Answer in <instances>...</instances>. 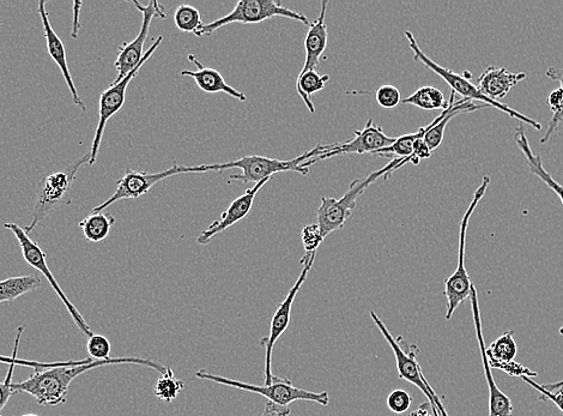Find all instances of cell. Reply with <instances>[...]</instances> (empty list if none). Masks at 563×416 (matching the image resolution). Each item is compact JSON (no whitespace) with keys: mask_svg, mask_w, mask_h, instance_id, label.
Wrapping results in <instances>:
<instances>
[{"mask_svg":"<svg viewBox=\"0 0 563 416\" xmlns=\"http://www.w3.org/2000/svg\"><path fill=\"white\" fill-rule=\"evenodd\" d=\"M139 365L149 367L163 375L167 366L151 359L144 358H111L93 363L76 366H58L53 369L35 371L26 381L12 384L15 394H29L40 406L56 407L64 405L69 394L70 385L83 373L111 365Z\"/></svg>","mask_w":563,"mask_h":416,"instance_id":"obj_1","label":"cell"},{"mask_svg":"<svg viewBox=\"0 0 563 416\" xmlns=\"http://www.w3.org/2000/svg\"><path fill=\"white\" fill-rule=\"evenodd\" d=\"M332 144H317L310 152H306L293 160H278L266 158L260 155H245L244 158L235 161L225 162V164L203 165L205 172H222L238 168L239 174L230 176L229 182L238 180L241 183H259L262 180L272 178L274 174L282 172H298L302 176L310 173V166L314 165L312 159L329 152Z\"/></svg>","mask_w":563,"mask_h":416,"instance_id":"obj_2","label":"cell"},{"mask_svg":"<svg viewBox=\"0 0 563 416\" xmlns=\"http://www.w3.org/2000/svg\"><path fill=\"white\" fill-rule=\"evenodd\" d=\"M404 34L405 38L409 41V46L411 51L414 53V59L416 62L425 65L428 70L433 71L434 74L443 78V80L451 87L452 92L463 96L464 100L476 102V104L477 102H481L482 105L505 112L507 116L518 119L520 122L532 126V128L537 131L542 130V125L536 122L535 119L526 117L523 113L514 110V108L502 104L500 101L489 99L488 96L482 94L481 90L476 87V84L470 81L472 77L470 72H464L462 75L456 74V72L435 63L433 59L429 58L427 54L421 50L419 42L416 41L414 34L411 33L410 30H407Z\"/></svg>","mask_w":563,"mask_h":416,"instance_id":"obj_3","label":"cell"},{"mask_svg":"<svg viewBox=\"0 0 563 416\" xmlns=\"http://www.w3.org/2000/svg\"><path fill=\"white\" fill-rule=\"evenodd\" d=\"M399 160H392L391 164L369 174L368 177L356 179L342 198L322 197V202L317 210V225L325 239L331 233L339 231L350 219L356 208L357 200L365 194L369 185L377 182L379 178L389 179L395 173Z\"/></svg>","mask_w":563,"mask_h":416,"instance_id":"obj_4","label":"cell"},{"mask_svg":"<svg viewBox=\"0 0 563 416\" xmlns=\"http://www.w3.org/2000/svg\"><path fill=\"white\" fill-rule=\"evenodd\" d=\"M90 154H84L82 158L71 162L62 170L47 174L42 178L38 195H36L35 207L32 221L24 227L28 234L32 233L39 223L44 221L54 210L62 206H70L72 202L71 190L77 173L84 165L89 164Z\"/></svg>","mask_w":563,"mask_h":416,"instance_id":"obj_5","label":"cell"},{"mask_svg":"<svg viewBox=\"0 0 563 416\" xmlns=\"http://www.w3.org/2000/svg\"><path fill=\"white\" fill-rule=\"evenodd\" d=\"M196 377L203 379V381L214 382L216 384L225 385V387L244 390L247 391V393L263 396L265 399H268L269 402L283 407H289V405H292V403L296 401L314 402L324 407L329 406L330 403V396L326 391H323V393H312V391L296 388L288 378L274 376L272 377V382L268 385H254L235 381V379L222 377L220 375H213V373L204 370L197 371Z\"/></svg>","mask_w":563,"mask_h":416,"instance_id":"obj_6","label":"cell"},{"mask_svg":"<svg viewBox=\"0 0 563 416\" xmlns=\"http://www.w3.org/2000/svg\"><path fill=\"white\" fill-rule=\"evenodd\" d=\"M489 184L490 177H483L482 183L476 189L474 197H472L469 208L466 209L463 219L460 221L458 265L456 271L445 281L444 294L447 299V321H451L458 307L464 301L470 299L471 289L474 287V283H472L468 270L465 267L466 234H468L471 216L474 214L478 203L486 195Z\"/></svg>","mask_w":563,"mask_h":416,"instance_id":"obj_7","label":"cell"},{"mask_svg":"<svg viewBox=\"0 0 563 416\" xmlns=\"http://www.w3.org/2000/svg\"><path fill=\"white\" fill-rule=\"evenodd\" d=\"M278 16L299 21L306 24L308 27L311 26V21L308 20L304 14L290 10L287 6H283L280 2H277V0H240V2L235 5L233 11L227 16L208 24L203 23L202 27L198 29L196 36H198V38L210 36L214 34L216 30L232 23L256 24Z\"/></svg>","mask_w":563,"mask_h":416,"instance_id":"obj_8","label":"cell"},{"mask_svg":"<svg viewBox=\"0 0 563 416\" xmlns=\"http://www.w3.org/2000/svg\"><path fill=\"white\" fill-rule=\"evenodd\" d=\"M187 173H204L203 165L189 167L177 165V162H175L168 170L157 173L138 172L127 168L124 177L118 180L117 190H115L114 194L106 202L95 207L92 213H101V211L106 210L112 204L119 201L138 200L139 197L148 195L150 190L157 183L162 182V180Z\"/></svg>","mask_w":563,"mask_h":416,"instance_id":"obj_9","label":"cell"},{"mask_svg":"<svg viewBox=\"0 0 563 416\" xmlns=\"http://www.w3.org/2000/svg\"><path fill=\"white\" fill-rule=\"evenodd\" d=\"M4 228L14 233L16 239L18 240V244H20L24 261H26L30 267L39 270L40 273L45 276V279H47L48 283H50L53 291L56 292L58 298L62 300L66 310L70 313L72 321L75 322L76 327L81 330V333L84 336L92 337L94 333L93 330L90 329L86 319L83 318L80 311L77 310V307L71 303L68 297H66V294L64 293L62 287L59 286L56 277H54L52 271L48 268L46 252L42 250L35 241L29 238V234L24 231V228L16 225V223H4Z\"/></svg>","mask_w":563,"mask_h":416,"instance_id":"obj_10","label":"cell"},{"mask_svg":"<svg viewBox=\"0 0 563 416\" xmlns=\"http://www.w3.org/2000/svg\"><path fill=\"white\" fill-rule=\"evenodd\" d=\"M163 41V36H159L154 42L153 46L145 52L141 63L136 66V69L130 72L123 81L118 83H112L110 88L106 89L104 93L100 95V107H99V124L96 126L94 140L92 143V149H90V166L96 164L98 160L99 150L102 143V138H104L106 125L110 120L117 114L121 108L125 105L126 100V90L129 87L130 82L138 75L139 70L143 68V65L148 62V60L153 57L157 48L160 47Z\"/></svg>","mask_w":563,"mask_h":416,"instance_id":"obj_11","label":"cell"},{"mask_svg":"<svg viewBox=\"0 0 563 416\" xmlns=\"http://www.w3.org/2000/svg\"><path fill=\"white\" fill-rule=\"evenodd\" d=\"M371 317L374 324L377 325L380 330V333L383 334L384 339L392 348L393 354H395L398 377L419 388L423 395L427 397L434 416H440L437 407H435L433 396L434 389L431 387V384L428 383L425 375H423L419 361H417V354L420 353V349L417 348L416 345H410L404 348L402 337L396 339V337L390 333V330L387 329L385 323L381 321L377 313L371 311Z\"/></svg>","mask_w":563,"mask_h":416,"instance_id":"obj_12","label":"cell"},{"mask_svg":"<svg viewBox=\"0 0 563 416\" xmlns=\"http://www.w3.org/2000/svg\"><path fill=\"white\" fill-rule=\"evenodd\" d=\"M316 256L317 252H306L304 258L301 259L300 263L304 265V269H302L298 281H296L295 285L290 288L286 299L282 301L274 313V316H272L269 336L263 337V339L260 340V345H262L265 349L264 385H268L272 382V377H274L271 369L272 352H274L276 342L280 340V337L286 333V330L289 327L290 319H292V307L296 295H298L301 291V287L304 286L307 276L310 274L313 267Z\"/></svg>","mask_w":563,"mask_h":416,"instance_id":"obj_13","label":"cell"},{"mask_svg":"<svg viewBox=\"0 0 563 416\" xmlns=\"http://www.w3.org/2000/svg\"><path fill=\"white\" fill-rule=\"evenodd\" d=\"M132 4L135 5L137 10L141 11L143 15L141 32H139L135 40L124 42V44L119 47L117 59H115L114 63L115 69L118 71V77L113 83L123 81L124 78L141 63L145 54L144 45L145 41L148 39L151 21H153L155 17H159L161 20H165L167 17L165 6L156 2V0H153V2H150L148 5H143L137 2V0H133Z\"/></svg>","mask_w":563,"mask_h":416,"instance_id":"obj_14","label":"cell"},{"mask_svg":"<svg viewBox=\"0 0 563 416\" xmlns=\"http://www.w3.org/2000/svg\"><path fill=\"white\" fill-rule=\"evenodd\" d=\"M355 137L343 143L332 144L329 152H326L318 158L312 159L314 164L318 161L335 158V156L350 154H371L378 152L380 149L392 146L396 142L397 137L387 136L381 126L375 124L373 119H369L365 129L354 131Z\"/></svg>","mask_w":563,"mask_h":416,"instance_id":"obj_15","label":"cell"},{"mask_svg":"<svg viewBox=\"0 0 563 416\" xmlns=\"http://www.w3.org/2000/svg\"><path fill=\"white\" fill-rule=\"evenodd\" d=\"M470 303L472 318H474L476 336L478 345H480L481 359L483 365L484 376H486L488 389H489V415L488 416H512L513 405L510 397L504 391H501L496 385L493 375L492 367H490L487 354L486 342H484L482 319L480 312V303H478L477 289L474 285L471 289Z\"/></svg>","mask_w":563,"mask_h":416,"instance_id":"obj_16","label":"cell"},{"mask_svg":"<svg viewBox=\"0 0 563 416\" xmlns=\"http://www.w3.org/2000/svg\"><path fill=\"white\" fill-rule=\"evenodd\" d=\"M270 180L271 178L254 184L253 188L248 189L244 195L236 198V200L230 204L225 213L221 215L219 220L211 223L207 229H204V231L198 235L197 243L199 245H208L217 234L227 231L228 228L236 225V223L241 220H244L245 217L251 213L253 203L254 200H256L258 192L262 190L264 186L270 182Z\"/></svg>","mask_w":563,"mask_h":416,"instance_id":"obj_17","label":"cell"},{"mask_svg":"<svg viewBox=\"0 0 563 416\" xmlns=\"http://www.w3.org/2000/svg\"><path fill=\"white\" fill-rule=\"evenodd\" d=\"M47 3L45 0H41L39 3V14L41 17L42 27H44V34L47 44V51L50 54L53 62L58 65L60 71H62L64 80L66 84H68V88L70 90L72 100H74V104L77 107H80L82 111L86 112L87 107L84 105V102L81 99L80 94L77 92V87L74 82V78H72L69 65H68V58H66V51L65 46L63 44L62 39L59 38L58 34L54 32L50 21V15H48V11L46 9Z\"/></svg>","mask_w":563,"mask_h":416,"instance_id":"obj_18","label":"cell"},{"mask_svg":"<svg viewBox=\"0 0 563 416\" xmlns=\"http://www.w3.org/2000/svg\"><path fill=\"white\" fill-rule=\"evenodd\" d=\"M189 60L193 65H196L198 69L196 71H181V76L193 78L199 89L203 90V92L208 94L225 93L242 102L247 100V96L240 92V90L230 86L219 71L203 65L193 54H190Z\"/></svg>","mask_w":563,"mask_h":416,"instance_id":"obj_19","label":"cell"},{"mask_svg":"<svg viewBox=\"0 0 563 416\" xmlns=\"http://www.w3.org/2000/svg\"><path fill=\"white\" fill-rule=\"evenodd\" d=\"M526 78L525 72L514 74L506 68H496L489 66L478 77V89L481 93L488 96L489 99L498 101L505 98L511 90Z\"/></svg>","mask_w":563,"mask_h":416,"instance_id":"obj_20","label":"cell"},{"mask_svg":"<svg viewBox=\"0 0 563 416\" xmlns=\"http://www.w3.org/2000/svg\"><path fill=\"white\" fill-rule=\"evenodd\" d=\"M328 2L323 0L320 4V14L316 21L311 23L310 28L305 39L306 60L304 68L300 74H305L307 71L316 70L320 63L326 47H328L329 30L326 27L325 18L326 10H328Z\"/></svg>","mask_w":563,"mask_h":416,"instance_id":"obj_21","label":"cell"},{"mask_svg":"<svg viewBox=\"0 0 563 416\" xmlns=\"http://www.w3.org/2000/svg\"><path fill=\"white\" fill-rule=\"evenodd\" d=\"M514 141H516L517 147L520 149V152L523 153L526 161H528L530 172L540 178L550 190H553V192L559 196L563 206V186L550 176V173L543 165L541 156L534 153V150L531 149L523 124H519L516 131H514Z\"/></svg>","mask_w":563,"mask_h":416,"instance_id":"obj_22","label":"cell"},{"mask_svg":"<svg viewBox=\"0 0 563 416\" xmlns=\"http://www.w3.org/2000/svg\"><path fill=\"white\" fill-rule=\"evenodd\" d=\"M42 286V281L35 274L10 277L0 281V304L12 303L23 295L32 293Z\"/></svg>","mask_w":563,"mask_h":416,"instance_id":"obj_23","label":"cell"},{"mask_svg":"<svg viewBox=\"0 0 563 416\" xmlns=\"http://www.w3.org/2000/svg\"><path fill=\"white\" fill-rule=\"evenodd\" d=\"M24 330H26V327H24V325H21V327H18V329L16 331V337H15L14 352H12V355H2V354H0V364H5V365H9V366L10 365H16V366H22V367H29V369H34L35 371H40V370L53 369V367H58V366L84 365V364L93 363V361H94L90 357H88L87 359H82V360H78V361H75V360L57 361V363H40V361L20 359V358L17 357V354H18V349H20V342H21Z\"/></svg>","mask_w":563,"mask_h":416,"instance_id":"obj_24","label":"cell"},{"mask_svg":"<svg viewBox=\"0 0 563 416\" xmlns=\"http://www.w3.org/2000/svg\"><path fill=\"white\" fill-rule=\"evenodd\" d=\"M518 353L517 342L514 340V331H506L498 340L486 348L487 358L492 369H499L501 365L512 363Z\"/></svg>","mask_w":563,"mask_h":416,"instance_id":"obj_25","label":"cell"},{"mask_svg":"<svg viewBox=\"0 0 563 416\" xmlns=\"http://www.w3.org/2000/svg\"><path fill=\"white\" fill-rule=\"evenodd\" d=\"M115 225L114 216L110 213H92L78 223L82 229L84 238L90 243H101L111 233Z\"/></svg>","mask_w":563,"mask_h":416,"instance_id":"obj_26","label":"cell"},{"mask_svg":"<svg viewBox=\"0 0 563 416\" xmlns=\"http://www.w3.org/2000/svg\"><path fill=\"white\" fill-rule=\"evenodd\" d=\"M329 81V75H320L316 70L307 71L305 74L299 75L298 82H296V90H298L302 101L305 102L307 110L311 113H316V107H314L311 100L312 95L323 90Z\"/></svg>","mask_w":563,"mask_h":416,"instance_id":"obj_27","label":"cell"},{"mask_svg":"<svg viewBox=\"0 0 563 416\" xmlns=\"http://www.w3.org/2000/svg\"><path fill=\"white\" fill-rule=\"evenodd\" d=\"M402 104L421 108L425 111L446 110L447 101L441 90L434 87H422L414 94L402 100Z\"/></svg>","mask_w":563,"mask_h":416,"instance_id":"obj_28","label":"cell"},{"mask_svg":"<svg viewBox=\"0 0 563 416\" xmlns=\"http://www.w3.org/2000/svg\"><path fill=\"white\" fill-rule=\"evenodd\" d=\"M428 129L429 125L425 126V128H421L419 131L415 132V134L398 137L392 146L380 149L373 155L381 156V158H393V156H395L396 159L407 160L413 155L414 143L419 140V138L425 136Z\"/></svg>","mask_w":563,"mask_h":416,"instance_id":"obj_29","label":"cell"},{"mask_svg":"<svg viewBox=\"0 0 563 416\" xmlns=\"http://www.w3.org/2000/svg\"><path fill=\"white\" fill-rule=\"evenodd\" d=\"M185 389V383L175 377L171 367L167 366V370L159 379L154 387V395L162 402L171 403L178 399L181 391Z\"/></svg>","mask_w":563,"mask_h":416,"instance_id":"obj_30","label":"cell"},{"mask_svg":"<svg viewBox=\"0 0 563 416\" xmlns=\"http://www.w3.org/2000/svg\"><path fill=\"white\" fill-rule=\"evenodd\" d=\"M175 26L183 33L197 34L198 29L202 27V17L196 8L191 5L181 4L175 10L174 14Z\"/></svg>","mask_w":563,"mask_h":416,"instance_id":"obj_31","label":"cell"},{"mask_svg":"<svg viewBox=\"0 0 563 416\" xmlns=\"http://www.w3.org/2000/svg\"><path fill=\"white\" fill-rule=\"evenodd\" d=\"M546 75L548 78H550V80L560 83V89L562 90L563 93V68H556V66H552V68H549L546 71ZM562 122H563V105L561 107V111L558 114V116L552 117V119H550V122L548 124V129L546 131V135H544L541 138L540 142L542 144H546L550 140V138H552V136L555 134V131L559 129V126L561 125Z\"/></svg>","mask_w":563,"mask_h":416,"instance_id":"obj_32","label":"cell"},{"mask_svg":"<svg viewBox=\"0 0 563 416\" xmlns=\"http://www.w3.org/2000/svg\"><path fill=\"white\" fill-rule=\"evenodd\" d=\"M89 357L96 361L111 359L112 345L104 335L94 334L87 342Z\"/></svg>","mask_w":563,"mask_h":416,"instance_id":"obj_33","label":"cell"},{"mask_svg":"<svg viewBox=\"0 0 563 416\" xmlns=\"http://www.w3.org/2000/svg\"><path fill=\"white\" fill-rule=\"evenodd\" d=\"M375 98L380 107L386 108V110H392L396 108L402 102V95L399 89L391 84H385L381 86L377 93H375Z\"/></svg>","mask_w":563,"mask_h":416,"instance_id":"obj_34","label":"cell"},{"mask_svg":"<svg viewBox=\"0 0 563 416\" xmlns=\"http://www.w3.org/2000/svg\"><path fill=\"white\" fill-rule=\"evenodd\" d=\"M411 403H413V397L405 390H393L389 397H387V407L396 414H403L409 411Z\"/></svg>","mask_w":563,"mask_h":416,"instance_id":"obj_35","label":"cell"},{"mask_svg":"<svg viewBox=\"0 0 563 416\" xmlns=\"http://www.w3.org/2000/svg\"><path fill=\"white\" fill-rule=\"evenodd\" d=\"M302 244H304L306 252H317L319 246L322 245L324 238L317 223L308 225L302 229Z\"/></svg>","mask_w":563,"mask_h":416,"instance_id":"obj_36","label":"cell"},{"mask_svg":"<svg viewBox=\"0 0 563 416\" xmlns=\"http://www.w3.org/2000/svg\"><path fill=\"white\" fill-rule=\"evenodd\" d=\"M522 379L541 394V401H552L563 413V388L556 391H548L544 389L541 384L532 381V378L522 377Z\"/></svg>","mask_w":563,"mask_h":416,"instance_id":"obj_37","label":"cell"},{"mask_svg":"<svg viewBox=\"0 0 563 416\" xmlns=\"http://www.w3.org/2000/svg\"><path fill=\"white\" fill-rule=\"evenodd\" d=\"M16 365H10L8 375H6L4 382H0V413L6 405H8L9 400L12 395H15V391L12 390V378H14Z\"/></svg>","mask_w":563,"mask_h":416,"instance_id":"obj_38","label":"cell"},{"mask_svg":"<svg viewBox=\"0 0 563 416\" xmlns=\"http://www.w3.org/2000/svg\"><path fill=\"white\" fill-rule=\"evenodd\" d=\"M499 370L505 371L507 375H510L512 377H537L536 372L531 371L529 367H525L524 365L516 363V361H512V363L510 364L501 365L499 367Z\"/></svg>","mask_w":563,"mask_h":416,"instance_id":"obj_39","label":"cell"},{"mask_svg":"<svg viewBox=\"0 0 563 416\" xmlns=\"http://www.w3.org/2000/svg\"><path fill=\"white\" fill-rule=\"evenodd\" d=\"M432 154L431 149H429L425 141H423V137L419 138V140L414 143L413 156L416 160L420 162L421 160H427L431 158Z\"/></svg>","mask_w":563,"mask_h":416,"instance_id":"obj_40","label":"cell"},{"mask_svg":"<svg viewBox=\"0 0 563 416\" xmlns=\"http://www.w3.org/2000/svg\"><path fill=\"white\" fill-rule=\"evenodd\" d=\"M548 105L550 107V111L553 112V117L558 116L563 105V93L560 88L550 93L548 98Z\"/></svg>","mask_w":563,"mask_h":416,"instance_id":"obj_41","label":"cell"},{"mask_svg":"<svg viewBox=\"0 0 563 416\" xmlns=\"http://www.w3.org/2000/svg\"><path fill=\"white\" fill-rule=\"evenodd\" d=\"M292 414L289 407L275 405L272 402H266L265 412L260 416H289Z\"/></svg>","mask_w":563,"mask_h":416,"instance_id":"obj_42","label":"cell"},{"mask_svg":"<svg viewBox=\"0 0 563 416\" xmlns=\"http://www.w3.org/2000/svg\"><path fill=\"white\" fill-rule=\"evenodd\" d=\"M429 407H431V405H429V402L422 403V405L409 416H434L432 414L433 412H429Z\"/></svg>","mask_w":563,"mask_h":416,"instance_id":"obj_43","label":"cell"},{"mask_svg":"<svg viewBox=\"0 0 563 416\" xmlns=\"http://www.w3.org/2000/svg\"><path fill=\"white\" fill-rule=\"evenodd\" d=\"M82 3H75V22H74V32H72V38L77 39L78 29H80V23H78V15H80V8Z\"/></svg>","mask_w":563,"mask_h":416,"instance_id":"obj_44","label":"cell"},{"mask_svg":"<svg viewBox=\"0 0 563 416\" xmlns=\"http://www.w3.org/2000/svg\"><path fill=\"white\" fill-rule=\"evenodd\" d=\"M542 387L548 391H555L563 388V381L550 383V384H541Z\"/></svg>","mask_w":563,"mask_h":416,"instance_id":"obj_45","label":"cell"},{"mask_svg":"<svg viewBox=\"0 0 563 416\" xmlns=\"http://www.w3.org/2000/svg\"><path fill=\"white\" fill-rule=\"evenodd\" d=\"M0 416H4V415H0ZM20 416H39V415H35V414H26V415H20Z\"/></svg>","mask_w":563,"mask_h":416,"instance_id":"obj_46","label":"cell"},{"mask_svg":"<svg viewBox=\"0 0 563 416\" xmlns=\"http://www.w3.org/2000/svg\"><path fill=\"white\" fill-rule=\"evenodd\" d=\"M559 334H560L561 336H563V325H562V327H561L560 330H559Z\"/></svg>","mask_w":563,"mask_h":416,"instance_id":"obj_47","label":"cell"},{"mask_svg":"<svg viewBox=\"0 0 563 416\" xmlns=\"http://www.w3.org/2000/svg\"><path fill=\"white\" fill-rule=\"evenodd\" d=\"M2 26H3V21H2V20H0V27H2Z\"/></svg>","mask_w":563,"mask_h":416,"instance_id":"obj_48","label":"cell"}]
</instances>
